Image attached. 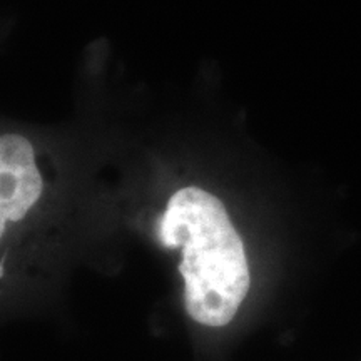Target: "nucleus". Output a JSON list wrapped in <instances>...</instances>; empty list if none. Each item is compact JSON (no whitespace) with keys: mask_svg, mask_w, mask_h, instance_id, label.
I'll return each mask as SVG.
<instances>
[{"mask_svg":"<svg viewBox=\"0 0 361 361\" xmlns=\"http://www.w3.org/2000/svg\"><path fill=\"white\" fill-rule=\"evenodd\" d=\"M157 233L162 245L179 247L184 308L209 328L229 324L250 291L245 243L214 194L189 186L176 191L162 213Z\"/></svg>","mask_w":361,"mask_h":361,"instance_id":"obj_1","label":"nucleus"},{"mask_svg":"<svg viewBox=\"0 0 361 361\" xmlns=\"http://www.w3.org/2000/svg\"><path fill=\"white\" fill-rule=\"evenodd\" d=\"M44 180L35 164L34 147L24 135L4 134L0 139V233L25 218L39 201Z\"/></svg>","mask_w":361,"mask_h":361,"instance_id":"obj_2","label":"nucleus"}]
</instances>
